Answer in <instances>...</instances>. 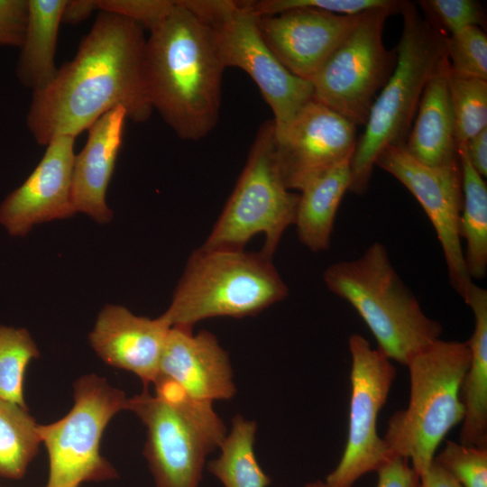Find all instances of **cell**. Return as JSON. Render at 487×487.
<instances>
[{
	"label": "cell",
	"mask_w": 487,
	"mask_h": 487,
	"mask_svg": "<svg viewBox=\"0 0 487 487\" xmlns=\"http://www.w3.org/2000/svg\"><path fill=\"white\" fill-rule=\"evenodd\" d=\"M146 39L135 23L98 11L75 57L53 80L32 92L26 124L40 145L54 137H77L104 114L121 106L127 118L148 120L152 107L145 82Z\"/></svg>",
	"instance_id": "cell-1"
},
{
	"label": "cell",
	"mask_w": 487,
	"mask_h": 487,
	"mask_svg": "<svg viewBox=\"0 0 487 487\" xmlns=\"http://www.w3.org/2000/svg\"><path fill=\"white\" fill-rule=\"evenodd\" d=\"M170 328L160 317L137 316L110 304L99 312L88 339L104 363L135 374L148 389L156 380Z\"/></svg>",
	"instance_id": "cell-18"
},
{
	"label": "cell",
	"mask_w": 487,
	"mask_h": 487,
	"mask_svg": "<svg viewBox=\"0 0 487 487\" xmlns=\"http://www.w3.org/2000/svg\"><path fill=\"white\" fill-rule=\"evenodd\" d=\"M299 194L285 186L275 156L272 119L262 124L245 166L209 236L201 248L244 249L257 234L261 251L271 259L285 230L294 225Z\"/></svg>",
	"instance_id": "cell-8"
},
{
	"label": "cell",
	"mask_w": 487,
	"mask_h": 487,
	"mask_svg": "<svg viewBox=\"0 0 487 487\" xmlns=\"http://www.w3.org/2000/svg\"><path fill=\"white\" fill-rule=\"evenodd\" d=\"M1 487V486H0Z\"/></svg>",
	"instance_id": "cell-40"
},
{
	"label": "cell",
	"mask_w": 487,
	"mask_h": 487,
	"mask_svg": "<svg viewBox=\"0 0 487 487\" xmlns=\"http://www.w3.org/2000/svg\"><path fill=\"white\" fill-rule=\"evenodd\" d=\"M40 355L25 328L0 325V399L28 409L23 382L28 364Z\"/></svg>",
	"instance_id": "cell-27"
},
{
	"label": "cell",
	"mask_w": 487,
	"mask_h": 487,
	"mask_svg": "<svg viewBox=\"0 0 487 487\" xmlns=\"http://www.w3.org/2000/svg\"><path fill=\"white\" fill-rule=\"evenodd\" d=\"M41 443L28 409L0 399V477L23 478Z\"/></svg>",
	"instance_id": "cell-26"
},
{
	"label": "cell",
	"mask_w": 487,
	"mask_h": 487,
	"mask_svg": "<svg viewBox=\"0 0 487 487\" xmlns=\"http://www.w3.org/2000/svg\"><path fill=\"white\" fill-rule=\"evenodd\" d=\"M322 10L297 8L258 16V27L268 47L295 76L309 80L355 21Z\"/></svg>",
	"instance_id": "cell-17"
},
{
	"label": "cell",
	"mask_w": 487,
	"mask_h": 487,
	"mask_svg": "<svg viewBox=\"0 0 487 487\" xmlns=\"http://www.w3.org/2000/svg\"><path fill=\"white\" fill-rule=\"evenodd\" d=\"M448 87L458 147L487 128V80L448 71Z\"/></svg>",
	"instance_id": "cell-28"
},
{
	"label": "cell",
	"mask_w": 487,
	"mask_h": 487,
	"mask_svg": "<svg viewBox=\"0 0 487 487\" xmlns=\"http://www.w3.org/2000/svg\"><path fill=\"white\" fill-rule=\"evenodd\" d=\"M351 184L350 161L318 175L300 190L294 225L299 241L310 251H327L336 211Z\"/></svg>",
	"instance_id": "cell-23"
},
{
	"label": "cell",
	"mask_w": 487,
	"mask_h": 487,
	"mask_svg": "<svg viewBox=\"0 0 487 487\" xmlns=\"http://www.w3.org/2000/svg\"><path fill=\"white\" fill-rule=\"evenodd\" d=\"M27 0H0V46H22L27 22Z\"/></svg>",
	"instance_id": "cell-34"
},
{
	"label": "cell",
	"mask_w": 487,
	"mask_h": 487,
	"mask_svg": "<svg viewBox=\"0 0 487 487\" xmlns=\"http://www.w3.org/2000/svg\"><path fill=\"white\" fill-rule=\"evenodd\" d=\"M389 8L365 11L310 79L313 99L342 115L355 126H364L371 107L391 76L396 48L382 40Z\"/></svg>",
	"instance_id": "cell-11"
},
{
	"label": "cell",
	"mask_w": 487,
	"mask_h": 487,
	"mask_svg": "<svg viewBox=\"0 0 487 487\" xmlns=\"http://www.w3.org/2000/svg\"><path fill=\"white\" fill-rule=\"evenodd\" d=\"M434 461L463 487H487V446L448 440Z\"/></svg>",
	"instance_id": "cell-30"
},
{
	"label": "cell",
	"mask_w": 487,
	"mask_h": 487,
	"mask_svg": "<svg viewBox=\"0 0 487 487\" xmlns=\"http://www.w3.org/2000/svg\"><path fill=\"white\" fill-rule=\"evenodd\" d=\"M73 387L74 404L69 413L53 423L39 425L50 462L45 487H79L85 482L117 477L101 455L100 441L113 417L127 409L128 398L96 374L81 376Z\"/></svg>",
	"instance_id": "cell-10"
},
{
	"label": "cell",
	"mask_w": 487,
	"mask_h": 487,
	"mask_svg": "<svg viewBox=\"0 0 487 487\" xmlns=\"http://www.w3.org/2000/svg\"><path fill=\"white\" fill-rule=\"evenodd\" d=\"M23 41L16 65L20 83L32 92L46 87L55 78L58 34L67 0H27Z\"/></svg>",
	"instance_id": "cell-22"
},
{
	"label": "cell",
	"mask_w": 487,
	"mask_h": 487,
	"mask_svg": "<svg viewBox=\"0 0 487 487\" xmlns=\"http://www.w3.org/2000/svg\"><path fill=\"white\" fill-rule=\"evenodd\" d=\"M449 71L455 76L487 80V36L479 26L444 37Z\"/></svg>",
	"instance_id": "cell-29"
},
{
	"label": "cell",
	"mask_w": 487,
	"mask_h": 487,
	"mask_svg": "<svg viewBox=\"0 0 487 487\" xmlns=\"http://www.w3.org/2000/svg\"><path fill=\"white\" fill-rule=\"evenodd\" d=\"M418 5L428 23L442 36L485 23V13L475 0H420Z\"/></svg>",
	"instance_id": "cell-31"
},
{
	"label": "cell",
	"mask_w": 487,
	"mask_h": 487,
	"mask_svg": "<svg viewBox=\"0 0 487 487\" xmlns=\"http://www.w3.org/2000/svg\"><path fill=\"white\" fill-rule=\"evenodd\" d=\"M464 302L473 313L474 328L466 341L470 363L461 388L464 417L459 442L487 446V290L473 283Z\"/></svg>",
	"instance_id": "cell-21"
},
{
	"label": "cell",
	"mask_w": 487,
	"mask_h": 487,
	"mask_svg": "<svg viewBox=\"0 0 487 487\" xmlns=\"http://www.w3.org/2000/svg\"><path fill=\"white\" fill-rule=\"evenodd\" d=\"M127 409L146 427L143 455L156 487H198L207 455L227 434L212 403L160 384L128 398Z\"/></svg>",
	"instance_id": "cell-7"
},
{
	"label": "cell",
	"mask_w": 487,
	"mask_h": 487,
	"mask_svg": "<svg viewBox=\"0 0 487 487\" xmlns=\"http://www.w3.org/2000/svg\"><path fill=\"white\" fill-rule=\"evenodd\" d=\"M419 487H463L446 469L433 461L429 469L420 475Z\"/></svg>",
	"instance_id": "cell-38"
},
{
	"label": "cell",
	"mask_w": 487,
	"mask_h": 487,
	"mask_svg": "<svg viewBox=\"0 0 487 487\" xmlns=\"http://www.w3.org/2000/svg\"><path fill=\"white\" fill-rule=\"evenodd\" d=\"M225 69L210 27L181 0L146 39L150 104L183 140L198 141L216 127Z\"/></svg>",
	"instance_id": "cell-2"
},
{
	"label": "cell",
	"mask_w": 487,
	"mask_h": 487,
	"mask_svg": "<svg viewBox=\"0 0 487 487\" xmlns=\"http://www.w3.org/2000/svg\"><path fill=\"white\" fill-rule=\"evenodd\" d=\"M375 165L401 182L421 205L441 244L450 285L464 301L473 282L459 236L463 207L460 163L429 167L410 157L403 146H390L380 153Z\"/></svg>",
	"instance_id": "cell-13"
},
{
	"label": "cell",
	"mask_w": 487,
	"mask_h": 487,
	"mask_svg": "<svg viewBox=\"0 0 487 487\" xmlns=\"http://www.w3.org/2000/svg\"><path fill=\"white\" fill-rule=\"evenodd\" d=\"M458 158L463 191L459 236L465 241L464 258L469 276L482 280L487 272V186L462 148Z\"/></svg>",
	"instance_id": "cell-24"
},
{
	"label": "cell",
	"mask_w": 487,
	"mask_h": 487,
	"mask_svg": "<svg viewBox=\"0 0 487 487\" xmlns=\"http://www.w3.org/2000/svg\"><path fill=\"white\" fill-rule=\"evenodd\" d=\"M469 363L467 342L440 338L406 365L409 403L391 415L382 439L390 456L407 458L419 477L448 432L464 419L461 388Z\"/></svg>",
	"instance_id": "cell-5"
},
{
	"label": "cell",
	"mask_w": 487,
	"mask_h": 487,
	"mask_svg": "<svg viewBox=\"0 0 487 487\" xmlns=\"http://www.w3.org/2000/svg\"><path fill=\"white\" fill-rule=\"evenodd\" d=\"M124 108L118 106L104 114L87 130L83 149L75 155L72 177V202L76 212L105 224L113 218L106 203V192L122 145Z\"/></svg>",
	"instance_id": "cell-19"
},
{
	"label": "cell",
	"mask_w": 487,
	"mask_h": 487,
	"mask_svg": "<svg viewBox=\"0 0 487 487\" xmlns=\"http://www.w3.org/2000/svg\"><path fill=\"white\" fill-rule=\"evenodd\" d=\"M256 429V422L235 416L230 432L219 446V456L207 464L208 471L225 487H267L271 483L254 455Z\"/></svg>",
	"instance_id": "cell-25"
},
{
	"label": "cell",
	"mask_w": 487,
	"mask_h": 487,
	"mask_svg": "<svg viewBox=\"0 0 487 487\" xmlns=\"http://www.w3.org/2000/svg\"><path fill=\"white\" fill-rule=\"evenodd\" d=\"M348 347L352 366L347 439L338 464L326 478L328 487H353L390 457L378 435L377 419L397 370L391 359L359 334L350 335Z\"/></svg>",
	"instance_id": "cell-12"
},
{
	"label": "cell",
	"mask_w": 487,
	"mask_h": 487,
	"mask_svg": "<svg viewBox=\"0 0 487 487\" xmlns=\"http://www.w3.org/2000/svg\"><path fill=\"white\" fill-rule=\"evenodd\" d=\"M328 289L349 302L389 359L407 365L418 353L440 339L441 324L427 317L394 269L386 247L374 242L356 259L328 266Z\"/></svg>",
	"instance_id": "cell-3"
},
{
	"label": "cell",
	"mask_w": 487,
	"mask_h": 487,
	"mask_svg": "<svg viewBox=\"0 0 487 487\" xmlns=\"http://www.w3.org/2000/svg\"><path fill=\"white\" fill-rule=\"evenodd\" d=\"M447 59L428 79L404 144L405 151L429 167L459 163L454 115L448 87Z\"/></svg>",
	"instance_id": "cell-20"
},
{
	"label": "cell",
	"mask_w": 487,
	"mask_h": 487,
	"mask_svg": "<svg viewBox=\"0 0 487 487\" xmlns=\"http://www.w3.org/2000/svg\"><path fill=\"white\" fill-rule=\"evenodd\" d=\"M258 16L273 15L297 8L322 10L342 15H357L368 10L389 8L400 13L404 1L396 0H262L246 1Z\"/></svg>",
	"instance_id": "cell-32"
},
{
	"label": "cell",
	"mask_w": 487,
	"mask_h": 487,
	"mask_svg": "<svg viewBox=\"0 0 487 487\" xmlns=\"http://www.w3.org/2000/svg\"><path fill=\"white\" fill-rule=\"evenodd\" d=\"M75 139L54 137L32 172L0 204V223L10 235L23 236L36 225L77 213L72 202Z\"/></svg>",
	"instance_id": "cell-15"
},
{
	"label": "cell",
	"mask_w": 487,
	"mask_h": 487,
	"mask_svg": "<svg viewBox=\"0 0 487 487\" xmlns=\"http://www.w3.org/2000/svg\"><path fill=\"white\" fill-rule=\"evenodd\" d=\"M170 385L204 402L229 400L236 388L227 352L212 333L171 326L161 353L153 385Z\"/></svg>",
	"instance_id": "cell-16"
},
{
	"label": "cell",
	"mask_w": 487,
	"mask_h": 487,
	"mask_svg": "<svg viewBox=\"0 0 487 487\" xmlns=\"http://www.w3.org/2000/svg\"><path fill=\"white\" fill-rule=\"evenodd\" d=\"M271 259L244 249L196 250L160 317L192 328L204 319L253 316L287 297Z\"/></svg>",
	"instance_id": "cell-6"
},
{
	"label": "cell",
	"mask_w": 487,
	"mask_h": 487,
	"mask_svg": "<svg viewBox=\"0 0 487 487\" xmlns=\"http://www.w3.org/2000/svg\"><path fill=\"white\" fill-rule=\"evenodd\" d=\"M305 487H328L325 482L317 481L310 483H308Z\"/></svg>",
	"instance_id": "cell-39"
},
{
	"label": "cell",
	"mask_w": 487,
	"mask_h": 487,
	"mask_svg": "<svg viewBox=\"0 0 487 487\" xmlns=\"http://www.w3.org/2000/svg\"><path fill=\"white\" fill-rule=\"evenodd\" d=\"M182 3L210 27L224 66L239 68L254 81L273 113L275 134L282 133L313 99L311 82L295 76L280 62L263 40L258 15L246 1Z\"/></svg>",
	"instance_id": "cell-9"
},
{
	"label": "cell",
	"mask_w": 487,
	"mask_h": 487,
	"mask_svg": "<svg viewBox=\"0 0 487 487\" xmlns=\"http://www.w3.org/2000/svg\"><path fill=\"white\" fill-rule=\"evenodd\" d=\"M99 11L97 0H67L61 23L76 25L87 20L93 12Z\"/></svg>",
	"instance_id": "cell-37"
},
{
	"label": "cell",
	"mask_w": 487,
	"mask_h": 487,
	"mask_svg": "<svg viewBox=\"0 0 487 487\" xmlns=\"http://www.w3.org/2000/svg\"><path fill=\"white\" fill-rule=\"evenodd\" d=\"M400 14L403 26L395 68L371 107L350 161L349 191L357 195L367 191L380 153L390 146H404L423 90L446 58L444 36L415 3L404 1Z\"/></svg>",
	"instance_id": "cell-4"
},
{
	"label": "cell",
	"mask_w": 487,
	"mask_h": 487,
	"mask_svg": "<svg viewBox=\"0 0 487 487\" xmlns=\"http://www.w3.org/2000/svg\"><path fill=\"white\" fill-rule=\"evenodd\" d=\"M462 148L474 170L483 178L487 177V128L471 137Z\"/></svg>",
	"instance_id": "cell-36"
},
{
	"label": "cell",
	"mask_w": 487,
	"mask_h": 487,
	"mask_svg": "<svg viewBox=\"0 0 487 487\" xmlns=\"http://www.w3.org/2000/svg\"><path fill=\"white\" fill-rule=\"evenodd\" d=\"M99 11L128 19L142 29L152 31L172 10L171 0H97Z\"/></svg>",
	"instance_id": "cell-33"
},
{
	"label": "cell",
	"mask_w": 487,
	"mask_h": 487,
	"mask_svg": "<svg viewBox=\"0 0 487 487\" xmlns=\"http://www.w3.org/2000/svg\"><path fill=\"white\" fill-rule=\"evenodd\" d=\"M353 123L312 99L275 134V156L287 188L299 190L325 171L351 161L357 144Z\"/></svg>",
	"instance_id": "cell-14"
},
{
	"label": "cell",
	"mask_w": 487,
	"mask_h": 487,
	"mask_svg": "<svg viewBox=\"0 0 487 487\" xmlns=\"http://www.w3.org/2000/svg\"><path fill=\"white\" fill-rule=\"evenodd\" d=\"M376 472V487H419V476L405 457L391 455Z\"/></svg>",
	"instance_id": "cell-35"
}]
</instances>
